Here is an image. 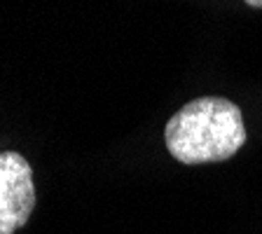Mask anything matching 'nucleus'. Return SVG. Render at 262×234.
Instances as JSON below:
<instances>
[{"label":"nucleus","instance_id":"3","mask_svg":"<svg viewBox=\"0 0 262 234\" xmlns=\"http://www.w3.org/2000/svg\"><path fill=\"white\" fill-rule=\"evenodd\" d=\"M244 3L251 7H262V0H244Z\"/></svg>","mask_w":262,"mask_h":234},{"label":"nucleus","instance_id":"1","mask_svg":"<svg viewBox=\"0 0 262 234\" xmlns=\"http://www.w3.org/2000/svg\"><path fill=\"white\" fill-rule=\"evenodd\" d=\"M164 143L180 164L225 162L246 143L244 115L223 96H202L185 103L166 122Z\"/></svg>","mask_w":262,"mask_h":234},{"label":"nucleus","instance_id":"2","mask_svg":"<svg viewBox=\"0 0 262 234\" xmlns=\"http://www.w3.org/2000/svg\"><path fill=\"white\" fill-rule=\"evenodd\" d=\"M35 208L33 169L21 153H0V234H14Z\"/></svg>","mask_w":262,"mask_h":234}]
</instances>
